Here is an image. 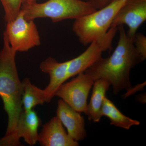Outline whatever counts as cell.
<instances>
[{"instance_id": "obj_1", "label": "cell", "mask_w": 146, "mask_h": 146, "mask_svg": "<svg viewBox=\"0 0 146 146\" xmlns=\"http://www.w3.org/2000/svg\"><path fill=\"white\" fill-rule=\"evenodd\" d=\"M119 41L109 57L100 58L84 72L95 82L107 80L112 86L113 94L127 91L132 87L130 81L131 70L142 61L134 46L133 39L128 35L123 25L118 27Z\"/></svg>"}, {"instance_id": "obj_5", "label": "cell", "mask_w": 146, "mask_h": 146, "mask_svg": "<svg viewBox=\"0 0 146 146\" xmlns=\"http://www.w3.org/2000/svg\"><path fill=\"white\" fill-rule=\"evenodd\" d=\"M7 24L4 31L11 47L16 52H26L39 46L41 39L34 20H27L23 11Z\"/></svg>"}, {"instance_id": "obj_11", "label": "cell", "mask_w": 146, "mask_h": 146, "mask_svg": "<svg viewBox=\"0 0 146 146\" xmlns=\"http://www.w3.org/2000/svg\"><path fill=\"white\" fill-rule=\"evenodd\" d=\"M68 61L58 62L53 58L49 57L42 61L40 68L43 72L48 74L50 82L44 89L46 102L49 103L55 96L58 89L69 79L68 73Z\"/></svg>"}, {"instance_id": "obj_8", "label": "cell", "mask_w": 146, "mask_h": 146, "mask_svg": "<svg viewBox=\"0 0 146 146\" xmlns=\"http://www.w3.org/2000/svg\"><path fill=\"white\" fill-rule=\"evenodd\" d=\"M40 123V119L33 110L29 111L23 110L18 119L10 146L21 145L20 139L22 138L30 145H35L38 142V129Z\"/></svg>"}, {"instance_id": "obj_9", "label": "cell", "mask_w": 146, "mask_h": 146, "mask_svg": "<svg viewBox=\"0 0 146 146\" xmlns=\"http://www.w3.org/2000/svg\"><path fill=\"white\" fill-rule=\"evenodd\" d=\"M56 115L67 129L68 135L76 141H83L86 136L85 121L80 113L76 111L62 99L58 100Z\"/></svg>"}, {"instance_id": "obj_13", "label": "cell", "mask_w": 146, "mask_h": 146, "mask_svg": "<svg viewBox=\"0 0 146 146\" xmlns=\"http://www.w3.org/2000/svg\"><path fill=\"white\" fill-rule=\"evenodd\" d=\"M102 116L109 118L111 125L126 130H129L133 126H138L140 122L133 119L121 113L111 100L106 97L104 98L102 108Z\"/></svg>"}, {"instance_id": "obj_14", "label": "cell", "mask_w": 146, "mask_h": 146, "mask_svg": "<svg viewBox=\"0 0 146 146\" xmlns=\"http://www.w3.org/2000/svg\"><path fill=\"white\" fill-rule=\"evenodd\" d=\"M23 92L22 97L24 110H31L36 106L43 105L46 102V98L44 89H39L31 83L28 78L23 82Z\"/></svg>"}, {"instance_id": "obj_3", "label": "cell", "mask_w": 146, "mask_h": 146, "mask_svg": "<svg viewBox=\"0 0 146 146\" xmlns=\"http://www.w3.org/2000/svg\"><path fill=\"white\" fill-rule=\"evenodd\" d=\"M21 10L27 20L49 18L53 23L81 18L97 10L84 0H48L46 2L23 3Z\"/></svg>"}, {"instance_id": "obj_18", "label": "cell", "mask_w": 146, "mask_h": 146, "mask_svg": "<svg viewBox=\"0 0 146 146\" xmlns=\"http://www.w3.org/2000/svg\"><path fill=\"white\" fill-rule=\"evenodd\" d=\"M145 85L146 82H145L141 84H139L134 87L132 86L130 89L126 91V93L125 94H124L123 96L124 98H126L127 97L130 96L131 95L135 94L136 92L142 91L144 89V87H145Z\"/></svg>"}, {"instance_id": "obj_15", "label": "cell", "mask_w": 146, "mask_h": 146, "mask_svg": "<svg viewBox=\"0 0 146 146\" xmlns=\"http://www.w3.org/2000/svg\"><path fill=\"white\" fill-rule=\"evenodd\" d=\"M26 0H0L5 12L7 23L13 21L18 16L21 7Z\"/></svg>"}, {"instance_id": "obj_7", "label": "cell", "mask_w": 146, "mask_h": 146, "mask_svg": "<svg viewBox=\"0 0 146 146\" xmlns=\"http://www.w3.org/2000/svg\"><path fill=\"white\" fill-rule=\"evenodd\" d=\"M146 20V0H127L118 11L111 26L126 25L127 34L133 38L137 30Z\"/></svg>"}, {"instance_id": "obj_2", "label": "cell", "mask_w": 146, "mask_h": 146, "mask_svg": "<svg viewBox=\"0 0 146 146\" xmlns=\"http://www.w3.org/2000/svg\"><path fill=\"white\" fill-rule=\"evenodd\" d=\"M17 52L9 44L4 32L3 44L0 51V97L8 116V124L4 136L0 139V146H10L21 112L23 92L16 68Z\"/></svg>"}, {"instance_id": "obj_19", "label": "cell", "mask_w": 146, "mask_h": 146, "mask_svg": "<svg viewBox=\"0 0 146 146\" xmlns=\"http://www.w3.org/2000/svg\"><path fill=\"white\" fill-rule=\"evenodd\" d=\"M36 0H26L25 2L27 3H32L36 2Z\"/></svg>"}, {"instance_id": "obj_6", "label": "cell", "mask_w": 146, "mask_h": 146, "mask_svg": "<svg viewBox=\"0 0 146 146\" xmlns=\"http://www.w3.org/2000/svg\"><path fill=\"white\" fill-rule=\"evenodd\" d=\"M76 76L69 82L63 83L56 92L55 96L60 98L77 112L84 113L94 81L85 72Z\"/></svg>"}, {"instance_id": "obj_16", "label": "cell", "mask_w": 146, "mask_h": 146, "mask_svg": "<svg viewBox=\"0 0 146 146\" xmlns=\"http://www.w3.org/2000/svg\"><path fill=\"white\" fill-rule=\"evenodd\" d=\"M133 44L142 61L146 58V37L141 33H136L133 37Z\"/></svg>"}, {"instance_id": "obj_4", "label": "cell", "mask_w": 146, "mask_h": 146, "mask_svg": "<svg viewBox=\"0 0 146 146\" xmlns=\"http://www.w3.org/2000/svg\"><path fill=\"white\" fill-rule=\"evenodd\" d=\"M127 0H113L109 4L75 20L73 31L79 42L86 46L104 36L111 27L115 16Z\"/></svg>"}, {"instance_id": "obj_12", "label": "cell", "mask_w": 146, "mask_h": 146, "mask_svg": "<svg viewBox=\"0 0 146 146\" xmlns=\"http://www.w3.org/2000/svg\"><path fill=\"white\" fill-rule=\"evenodd\" d=\"M111 86L110 83L104 79L94 82L90 102L87 105L84 113L88 119L95 123L100 121L102 116V108L106 94Z\"/></svg>"}, {"instance_id": "obj_17", "label": "cell", "mask_w": 146, "mask_h": 146, "mask_svg": "<svg viewBox=\"0 0 146 146\" xmlns=\"http://www.w3.org/2000/svg\"><path fill=\"white\" fill-rule=\"evenodd\" d=\"M90 3L96 10L100 9L109 4L113 0H84Z\"/></svg>"}, {"instance_id": "obj_10", "label": "cell", "mask_w": 146, "mask_h": 146, "mask_svg": "<svg viewBox=\"0 0 146 146\" xmlns=\"http://www.w3.org/2000/svg\"><path fill=\"white\" fill-rule=\"evenodd\" d=\"M38 142L42 146H77L78 142L65 131L57 116L52 118L44 125L39 133Z\"/></svg>"}]
</instances>
